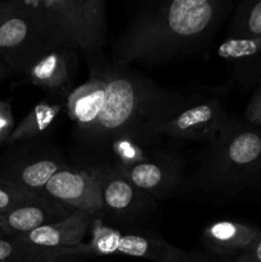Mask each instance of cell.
I'll return each mask as SVG.
<instances>
[{
  "label": "cell",
  "mask_w": 261,
  "mask_h": 262,
  "mask_svg": "<svg viewBox=\"0 0 261 262\" xmlns=\"http://www.w3.org/2000/svg\"><path fill=\"white\" fill-rule=\"evenodd\" d=\"M230 12L232 0L145 3L113 46L112 61L154 66L202 53Z\"/></svg>",
  "instance_id": "1"
},
{
  "label": "cell",
  "mask_w": 261,
  "mask_h": 262,
  "mask_svg": "<svg viewBox=\"0 0 261 262\" xmlns=\"http://www.w3.org/2000/svg\"><path fill=\"white\" fill-rule=\"evenodd\" d=\"M89 63L96 64L104 76L106 97L92 129L73 141L72 164L83 169L106 164L115 141L133 138L141 142L143 124L179 95L159 86L130 67L106 61L104 58Z\"/></svg>",
  "instance_id": "2"
},
{
  "label": "cell",
  "mask_w": 261,
  "mask_h": 262,
  "mask_svg": "<svg viewBox=\"0 0 261 262\" xmlns=\"http://www.w3.org/2000/svg\"><path fill=\"white\" fill-rule=\"evenodd\" d=\"M261 183V127L233 118L232 125L207 145L189 188L235 194Z\"/></svg>",
  "instance_id": "3"
},
{
  "label": "cell",
  "mask_w": 261,
  "mask_h": 262,
  "mask_svg": "<svg viewBox=\"0 0 261 262\" xmlns=\"http://www.w3.org/2000/svg\"><path fill=\"white\" fill-rule=\"evenodd\" d=\"M227 90L224 86L189 96L179 94L143 124L140 132L141 142L151 146L159 137L197 141L207 145L215 142L229 129L233 122L222 99L223 92Z\"/></svg>",
  "instance_id": "4"
},
{
  "label": "cell",
  "mask_w": 261,
  "mask_h": 262,
  "mask_svg": "<svg viewBox=\"0 0 261 262\" xmlns=\"http://www.w3.org/2000/svg\"><path fill=\"white\" fill-rule=\"evenodd\" d=\"M51 42L82 53L87 63L102 58L106 42L104 0H36Z\"/></svg>",
  "instance_id": "5"
},
{
  "label": "cell",
  "mask_w": 261,
  "mask_h": 262,
  "mask_svg": "<svg viewBox=\"0 0 261 262\" xmlns=\"http://www.w3.org/2000/svg\"><path fill=\"white\" fill-rule=\"evenodd\" d=\"M92 220V238L89 243L54 251L53 262H71L87 256H115L143 258L154 262H181L186 251L169 243L159 233L145 229H114Z\"/></svg>",
  "instance_id": "6"
},
{
  "label": "cell",
  "mask_w": 261,
  "mask_h": 262,
  "mask_svg": "<svg viewBox=\"0 0 261 262\" xmlns=\"http://www.w3.org/2000/svg\"><path fill=\"white\" fill-rule=\"evenodd\" d=\"M54 49L36 0H13L12 9L0 19V59L12 73L25 74Z\"/></svg>",
  "instance_id": "7"
},
{
  "label": "cell",
  "mask_w": 261,
  "mask_h": 262,
  "mask_svg": "<svg viewBox=\"0 0 261 262\" xmlns=\"http://www.w3.org/2000/svg\"><path fill=\"white\" fill-rule=\"evenodd\" d=\"M14 146L17 150L0 159V178L37 196L45 197L46 183L58 171L73 165L49 137Z\"/></svg>",
  "instance_id": "8"
},
{
  "label": "cell",
  "mask_w": 261,
  "mask_h": 262,
  "mask_svg": "<svg viewBox=\"0 0 261 262\" xmlns=\"http://www.w3.org/2000/svg\"><path fill=\"white\" fill-rule=\"evenodd\" d=\"M99 179L102 199L101 215L124 229H141L158 207V201L125 179L113 164L92 166Z\"/></svg>",
  "instance_id": "9"
},
{
  "label": "cell",
  "mask_w": 261,
  "mask_h": 262,
  "mask_svg": "<svg viewBox=\"0 0 261 262\" xmlns=\"http://www.w3.org/2000/svg\"><path fill=\"white\" fill-rule=\"evenodd\" d=\"M117 168L125 179L155 201L174 196L183 184V158L176 151L166 148L151 147L146 160Z\"/></svg>",
  "instance_id": "10"
},
{
  "label": "cell",
  "mask_w": 261,
  "mask_h": 262,
  "mask_svg": "<svg viewBox=\"0 0 261 262\" xmlns=\"http://www.w3.org/2000/svg\"><path fill=\"white\" fill-rule=\"evenodd\" d=\"M46 199L59 202L73 211L90 212L99 216L102 212L99 179L91 170L68 166L58 171L44 188Z\"/></svg>",
  "instance_id": "11"
},
{
  "label": "cell",
  "mask_w": 261,
  "mask_h": 262,
  "mask_svg": "<svg viewBox=\"0 0 261 262\" xmlns=\"http://www.w3.org/2000/svg\"><path fill=\"white\" fill-rule=\"evenodd\" d=\"M77 69V51L60 46L41 56L28 68L25 76L28 83L42 90L48 99L66 104L73 91Z\"/></svg>",
  "instance_id": "12"
},
{
  "label": "cell",
  "mask_w": 261,
  "mask_h": 262,
  "mask_svg": "<svg viewBox=\"0 0 261 262\" xmlns=\"http://www.w3.org/2000/svg\"><path fill=\"white\" fill-rule=\"evenodd\" d=\"M89 66L90 78L73 89L66 101L68 117L74 124L73 141L92 129L106 97V83L99 67L95 63H89Z\"/></svg>",
  "instance_id": "13"
},
{
  "label": "cell",
  "mask_w": 261,
  "mask_h": 262,
  "mask_svg": "<svg viewBox=\"0 0 261 262\" xmlns=\"http://www.w3.org/2000/svg\"><path fill=\"white\" fill-rule=\"evenodd\" d=\"M217 55L229 72L227 89H250L261 78V36L255 38H225L217 48Z\"/></svg>",
  "instance_id": "14"
},
{
  "label": "cell",
  "mask_w": 261,
  "mask_h": 262,
  "mask_svg": "<svg viewBox=\"0 0 261 262\" xmlns=\"http://www.w3.org/2000/svg\"><path fill=\"white\" fill-rule=\"evenodd\" d=\"M74 212L46 197L18 206L0 215V230L8 238H18L45 225L66 219Z\"/></svg>",
  "instance_id": "15"
},
{
  "label": "cell",
  "mask_w": 261,
  "mask_h": 262,
  "mask_svg": "<svg viewBox=\"0 0 261 262\" xmlns=\"http://www.w3.org/2000/svg\"><path fill=\"white\" fill-rule=\"evenodd\" d=\"M261 234V228L250 223L220 220L207 225L201 234V245L207 253L234 261Z\"/></svg>",
  "instance_id": "16"
},
{
  "label": "cell",
  "mask_w": 261,
  "mask_h": 262,
  "mask_svg": "<svg viewBox=\"0 0 261 262\" xmlns=\"http://www.w3.org/2000/svg\"><path fill=\"white\" fill-rule=\"evenodd\" d=\"M94 215L84 211H74L66 219L45 225L28 234L18 237L26 245L35 248L56 251L81 245L90 230Z\"/></svg>",
  "instance_id": "17"
},
{
  "label": "cell",
  "mask_w": 261,
  "mask_h": 262,
  "mask_svg": "<svg viewBox=\"0 0 261 262\" xmlns=\"http://www.w3.org/2000/svg\"><path fill=\"white\" fill-rule=\"evenodd\" d=\"M64 106L66 104L63 102L54 101L48 97L40 100L15 125L12 135L8 138L7 145L14 146L28 141L49 137V132L55 124V120L58 119Z\"/></svg>",
  "instance_id": "18"
},
{
  "label": "cell",
  "mask_w": 261,
  "mask_h": 262,
  "mask_svg": "<svg viewBox=\"0 0 261 262\" xmlns=\"http://www.w3.org/2000/svg\"><path fill=\"white\" fill-rule=\"evenodd\" d=\"M261 36V0H242L233 10L228 38H255Z\"/></svg>",
  "instance_id": "19"
},
{
  "label": "cell",
  "mask_w": 261,
  "mask_h": 262,
  "mask_svg": "<svg viewBox=\"0 0 261 262\" xmlns=\"http://www.w3.org/2000/svg\"><path fill=\"white\" fill-rule=\"evenodd\" d=\"M54 251L35 248L18 238H0V262H53Z\"/></svg>",
  "instance_id": "20"
},
{
  "label": "cell",
  "mask_w": 261,
  "mask_h": 262,
  "mask_svg": "<svg viewBox=\"0 0 261 262\" xmlns=\"http://www.w3.org/2000/svg\"><path fill=\"white\" fill-rule=\"evenodd\" d=\"M41 196L33 194L31 192L23 191L18 187L13 186L9 182L0 178V215L10 211L18 206L32 202L40 199Z\"/></svg>",
  "instance_id": "21"
},
{
  "label": "cell",
  "mask_w": 261,
  "mask_h": 262,
  "mask_svg": "<svg viewBox=\"0 0 261 262\" xmlns=\"http://www.w3.org/2000/svg\"><path fill=\"white\" fill-rule=\"evenodd\" d=\"M261 120V82L253 92L243 113V122L257 125Z\"/></svg>",
  "instance_id": "22"
},
{
  "label": "cell",
  "mask_w": 261,
  "mask_h": 262,
  "mask_svg": "<svg viewBox=\"0 0 261 262\" xmlns=\"http://www.w3.org/2000/svg\"><path fill=\"white\" fill-rule=\"evenodd\" d=\"M13 129H14V119H13L10 105L5 101H0V143H7Z\"/></svg>",
  "instance_id": "23"
},
{
  "label": "cell",
  "mask_w": 261,
  "mask_h": 262,
  "mask_svg": "<svg viewBox=\"0 0 261 262\" xmlns=\"http://www.w3.org/2000/svg\"><path fill=\"white\" fill-rule=\"evenodd\" d=\"M234 262H261V234Z\"/></svg>",
  "instance_id": "24"
},
{
  "label": "cell",
  "mask_w": 261,
  "mask_h": 262,
  "mask_svg": "<svg viewBox=\"0 0 261 262\" xmlns=\"http://www.w3.org/2000/svg\"><path fill=\"white\" fill-rule=\"evenodd\" d=\"M181 262H234V261H228V260H224V258H219L216 257V256H212L211 253L194 251V252H186V255H184V257L182 258Z\"/></svg>",
  "instance_id": "25"
},
{
  "label": "cell",
  "mask_w": 261,
  "mask_h": 262,
  "mask_svg": "<svg viewBox=\"0 0 261 262\" xmlns=\"http://www.w3.org/2000/svg\"><path fill=\"white\" fill-rule=\"evenodd\" d=\"M12 7H13V0H10V2H0V19H2V18L4 17L10 9H12Z\"/></svg>",
  "instance_id": "26"
},
{
  "label": "cell",
  "mask_w": 261,
  "mask_h": 262,
  "mask_svg": "<svg viewBox=\"0 0 261 262\" xmlns=\"http://www.w3.org/2000/svg\"><path fill=\"white\" fill-rule=\"evenodd\" d=\"M10 73H12V71H10V69L7 67V64L0 59V82H2L3 79L7 78Z\"/></svg>",
  "instance_id": "27"
},
{
  "label": "cell",
  "mask_w": 261,
  "mask_h": 262,
  "mask_svg": "<svg viewBox=\"0 0 261 262\" xmlns=\"http://www.w3.org/2000/svg\"><path fill=\"white\" fill-rule=\"evenodd\" d=\"M0 237H4V235H3V233H2V230H0Z\"/></svg>",
  "instance_id": "28"
},
{
  "label": "cell",
  "mask_w": 261,
  "mask_h": 262,
  "mask_svg": "<svg viewBox=\"0 0 261 262\" xmlns=\"http://www.w3.org/2000/svg\"><path fill=\"white\" fill-rule=\"evenodd\" d=\"M257 125H258V127H261V120H260V122H258Z\"/></svg>",
  "instance_id": "29"
},
{
  "label": "cell",
  "mask_w": 261,
  "mask_h": 262,
  "mask_svg": "<svg viewBox=\"0 0 261 262\" xmlns=\"http://www.w3.org/2000/svg\"><path fill=\"white\" fill-rule=\"evenodd\" d=\"M0 238H2V237H0Z\"/></svg>",
  "instance_id": "30"
}]
</instances>
